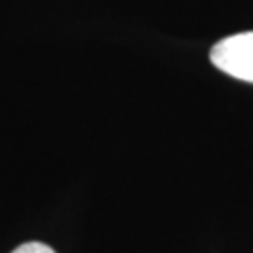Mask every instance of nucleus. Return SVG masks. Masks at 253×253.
Returning a JSON list of instances; mask_svg holds the SVG:
<instances>
[{
	"instance_id": "f257e3e1",
	"label": "nucleus",
	"mask_w": 253,
	"mask_h": 253,
	"mask_svg": "<svg viewBox=\"0 0 253 253\" xmlns=\"http://www.w3.org/2000/svg\"><path fill=\"white\" fill-rule=\"evenodd\" d=\"M209 57L219 72L253 83V32H241L215 42Z\"/></svg>"
},
{
	"instance_id": "f03ea898",
	"label": "nucleus",
	"mask_w": 253,
	"mask_h": 253,
	"mask_svg": "<svg viewBox=\"0 0 253 253\" xmlns=\"http://www.w3.org/2000/svg\"><path fill=\"white\" fill-rule=\"evenodd\" d=\"M11 253H55V251L44 243H26V245H21V247H17Z\"/></svg>"
}]
</instances>
